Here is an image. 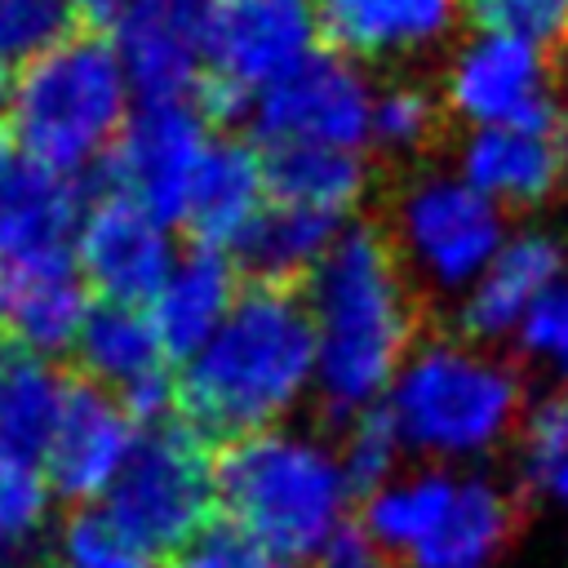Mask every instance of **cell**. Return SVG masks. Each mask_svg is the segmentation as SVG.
<instances>
[{
	"instance_id": "obj_1",
	"label": "cell",
	"mask_w": 568,
	"mask_h": 568,
	"mask_svg": "<svg viewBox=\"0 0 568 568\" xmlns=\"http://www.w3.org/2000/svg\"><path fill=\"white\" fill-rule=\"evenodd\" d=\"M302 306L315 333V395L328 417L382 408L395 373L413 355V280L373 226H346L324 262L302 280Z\"/></svg>"
},
{
	"instance_id": "obj_2",
	"label": "cell",
	"mask_w": 568,
	"mask_h": 568,
	"mask_svg": "<svg viewBox=\"0 0 568 568\" xmlns=\"http://www.w3.org/2000/svg\"><path fill=\"white\" fill-rule=\"evenodd\" d=\"M315 390V333L302 297L280 284L240 293L222 328L178 373V417L222 448L275 430Z\"/></svg>"
},
{
	"instance_id": "obj_3",
	"label": "cell",
	"mask_w": 568,
	"mask_h": 568,
	"mask_svg": "<svg viewBox=\"0 0 568 568\" xmlns=\"http://www.w3.org/2000/svg\"><path fill=\"white\" fill-rule=\"evenodd\" d=\"M217 506L231 532L293 564L333 546L351 488L333 448L275 426L217 448Z\"/></svg>"
},
{
	"instance_id": "obj_4",
	"label": "cell",
	"mask_w": 568,
	"mask_h": 568,
	"mask_svg": "<svg viewBox=\"0 0 568 568\" xmlns=\"http://www.w3.org/2000/svg\"><path fill=\"white\" fill-rule=\"evenodd\" d=\"M382 413L404 448L435 462L493 453L524 426V382L510 359L470 337H426L395 373Z\"/></svg>"
},
{
	"instance_id": "obj_5",
	"label": "cell",
	"mask_w": 568,
	"mask_h": 568,
	"mask_svg": "<svg viewBox=\"0 0 568 568\" xmlns=\"http://www.w3.org/2000/svg\"><path fill=\"white\" fill-rule=\"evenodd\" d=\"M133 80L111 36H71L13 84L9 129L22 160L75 178L93 160L111 155L129 115Z\"/></svg>"
},
{
	"instance_id": "obj_6",
	"label": "cell",
	"mask_w": 568,
	"mask_h": 568,
	"mask_svg": "<svg viewBox=\"0 0 568 568\" xmlns=\"http://www.w3.org/2000/svg\"><path fill=\"white\" fill-rule=\"evenodd\" d=\"M106 515L173 568L222 524L213 444L182 417L146 426L106 488Z\"/></svg>"
},
{
	"instance_id": "obj_7",
	"label": "cell",
	"mask_w": 568,
	"mask_h": 568,
	"mask_svg": "<svg viewBox=\"0 0 568 568\" xmlns=\"http://www.w3.org/2000/svg\"><path fill=\"white\" fill-rule=\"evenodd\" d=\"M510 240L506 209L479 195L457 169H430L399 186L390 209V244L430 293L462 297Z\"/></svg>"
},
{
	"instance_id": "obj_8",
	"label": "cell",
	"mask_w": 568,
	"mask_h": 568,
	"mask_svg": "<svg viewBox=\"0 0 568 568\" xmlns=\"http://www.w3.org/2000/svg\"><path fill=\"white\" fill-rule=\"evenodd\" d=\"M320 18L302 0H226L204 31L200 106L235 115L275 80L297 71L320 44Z\"/></svg>"
},
{
	"instance_id": "obj_9",
	"label": "cell",
	"mask_w": 568,
	"mask_h": 568,
	"mask_svg": "<svg viewBox=\"0 0 568 568\" xmlns=\"http://www.w3.org/2000/svg\"><path fill=\"white\" fill-rule=\"evenodd\" d=\"M373 102L377 84L364 75V62L337 49H315L297 71L253 98L248 124L266 151H364L373 142Z\"/></svg>"
},
{
	"instance_id": "obj_10",
	"label": "cell",
	"mask_w": 568,
	"mask_h": 568,
	"mask_svg": "<svg viewBox=\"0 0 568 568\" xmlns=\"http://www.w3.org/2000/svg\"><path fill=\"white\" fill-rule=\"evenodd\" d=\"M439 102L475 133V129H506L555 115V80L550 53L532 40L506 31H475L466 36L439 84Z\"/></svg>"
},
{
	"instance_id": "obj_11",
	"label": "cell",
	"mask_w": 568,
	"mask_h": 568,
	"mask_svg": "<svg viewBox=\"0 0 568 568\" xmlns=\"http://www.w3.org/2000/svg\"><path fill=\"white\" fill-rule=\"evenodd\" d=\"M209 146V111L195 98L142 102L111 151V191L173 226L186 213V195Z\"/></svg>"
},
{
	"instance_id": "obj_12",
	"label": "cell",
	"mask_w": 568,
	"mask_h": 568,
	"mask_svg": "<svg viewBox=\"0 0 568 568\" xmlns=\"http://www.w3.org/2000/svg\"><path fill=\"white\" fill-rule=\"evenodd\" d=\"M226 0H111L106 27L142 102L195 98L204 84V31Z\"/></svg>"
},
{
	"instance_id": "obj_13",
	"label": "cell",
	"mask_w": 568,
	"mask_h": 568,
	"mask_svg": "<svg viewBox=\"0 0 568 568\" xmlns=\"http://www.w3.org/2000/svg\"><path fill=\"white\" fill-rule=\"evenodd\" d=\"M178 257L182 253L173 248L169 222L133 204L129 195L106 191L84 209L75 262L84 284L98 288L102 302L151 306Z\"/></svg>"
},
{
	"instance_id": "obj_14",
	"label": "cell",
	"mask_w": 568,
	"mask_h": 568,
	"mask_svg": "<svg viewBox=\"0 0 568 568\" xmlns=\"http://www.w3.org/2000/svg\"><path fill=\"white\" fill-rule=\"evenodd\" d=\"M84 191L75 178L18 160L0 178V280L67 271L84 222Z\"/></svg>"
},
{
	"instance_id": "obj_15",
	"label": "cell",
	"mask_w": 568,
	"mask_h": 568,
	"mask_svg": "<svg viewBox=\"0 0 568 568\" xmlns=\"http://www.w3.org/2000/svg\"><path fill=\"white\" fill-rule=\"evenodd\" d=\"M457 173L497 209H537L568 186V120L541 115L506 129H475L457 151Z\"/></svg>"
},
{
	"instance_id": "obj_16",
	"label": "cell",
	"mask_w": 568,
	"mask_h": 568,
	"mask_svg": "<svg viewBox=\"0 0 568 568\" xmlns=\"http://www.w3.org/2000/svg\"><path fill=\"white\" fill-rule=\"evenodd\" d=\"M133 439L138 435H133V417L124 413V404L106 386L89 377H71L62 390L58 430L44 457L49 484L71 501H89L93 493H106Z\"/></svg>"
},
{
	"instance_id": "obj_17",
	"label": "cell",
	"mask_w": 568,
	"mask_h": 568,
	"mask_svg": "<svg viewBox=\"0 0 568 568\" xmlns=\"http://www.w3.org/2000/svg\"><path fill=\"white\" fill-rule=\"evenodd\" d=\"M315 18L355 62H408L457 36L466 0H315Z\"/></svg>"
},
{
	"instance_id": "obj_18",
	"label": "cell",
	"mask_w": 568,
	"mask_h": 568,
	"mask_svg": "<svg viewBox=\"0 0 568 568\" xmlns=\"http://www.w3.org/2000/svg\"><path fill=\"white\" fill-rule=\"evenodd\" d=\"M564 266H568V248L550 231H510V240L488 262V271L457 297L462 333L484 346L515 337L519 324L532 315V306L568 280Z\"/></svg>"
},
{
	"instance_id": "obj_19",
	"label": "cell",
	"mask_w": 568,
	"mask_h": 568,
	"mask_svg": "<svg viewBox=\"0 0 568 568\" xmlns=\"http://www.w3.org/2000/svg\"><path fill=\"white\" fill-rule=\"evenodd\" d=\"M266 204H271L266 155L253 142L213 138V146L191 182L182 222L191 226L200 248L235 253L244 244V235L257 226V217L266 213Z\"/></svg>"
},
{
	"instance_id": "obj_20",
	"label": "cell",
	"mask_w": 568,
	"mask_h": 568,
	"mask_svg": "<svg viewBox=\"0 0 568 568\" xmlns=\"http://www.w3.org/2000/svg\"><path fill=\"white\" fill-rule=\"evenodd\" d=\"M240 293L244 288L235 284V266H231L226 253L200 248V244L186 248L173 262V271L160 284V293L151 297V306H146L169 359L186 364L222 328V320L235 311Z\"/></svg>"
},
{
	"instance_id": "obj_21",
	"label": "cell",
	"mask_w": 568,
	"mask_h": 568,
	"mask_svg": "<svg viewBox=\"0 0 568 568\" xmlns=\"http://www.w3.org/2000/svg\"><path fill=\"white\" fill-rule=\"evenodd\" d=\"M84 288L89 284H84L80 266L0 280V333L22 355H36V359L75 351L84 320L93 311Z\"/></svg>"
},
{
	"instance_id": "obj_22",
	"label": "cell",
	"mask_w": 568,
	"mask_h": 568,
	"mask_svg": "<svg viewBox=\"0 0 568 568\" xmlns=\"http://www.w3.org/2000/svg\"><path fill=\"white\" fill-rule=\"evenodd\" d=\"M515 528H519L515 501L493 479L466 475V479H457L448 515L408 555V564L413 568H488L506 550Z\"/></svg>"
},
{
	"instance_id": "obj_23",
	"label": "cell",
	"mask_w": 568,
	"mask_h": 568,
	"mask_svg": "<svg viewBox=\"0 0 568 568\" xmlns=\"http://www.w3.org/2000/svg\"><path fill=\"white\" fill-rule=\"evenodd\" d=\"M75 359L84 368L89 382L106 386L111 395H129L133 386L164 377V342L151 324V315L142 306H120V302H102L89 311L84 333L75 342Z\"/></svg>"
},
{
	"instance_id": "obj_24",
	"label": "cell",
	"mask_w": 568,
	"mask_h": 568,
	"mask_svg": "<svg viewBox=\"0 0 568 568\" xmlns=\"http://www.w3.org/2000/svg\"><path fill=\"white\" fill-rule=\"evenodd\" d=\"M67 382L36 355H0V457L36 466L49 457Z\"/></svg>"
},
{
	"instance_id": "obj_25",
	"label": "cell",
	"mask_w": 568,
	"mask_h": 568,
	"mask_svg": "<svg viewBox=\"0 0 568 568\" xmlns=\"http://www.w3.org/2000/svg\"><path fill=\"white\" fill-rule=\"evenodd\" d=\"M342 231H346V222H337V217L271 200L235 253L257 275V284L288 288V280H306L324 262V253L337 244Z\"/></svg>"
},
{
	"instance_id": "obj_26",
	"label": "cell",
	"mask_w": 568,
	"mask_h": 568,
	"mask_svg": "<svg viewBox=\"0 0 568 568\" xmlns=\"http://www.w3.org/2000/svg\"><path fill=\"white\" fill-rule=\"evenodd\" d=\"M266 173H271V200L337 222H346V213L368 191V164L359 151H333V146L266 151Z\"/></svg>"
},
{
	"instance_id": "obj_27",
	"label": "cell",
	"mask_w": 568,
	"mask_h": 568,
	"mask_svg": "<svg viewBox=\"0 0 568 568\" xmlns=\"http://www.w3.org/2000/svg\"><path fill=\"white\" fill-rule=\"evenodd\" d=\"M457 479L462 475H453L444 466H430V470H413V475L390 479L382 493H373L364 501V532L386 555L390 550L413 555L439 528V519L448 515L453 493H457Z\"/></svg>"
},
{
	"instance_id": "obj_28",
	"label": "cell",
	"mask_w": 568,
	"mask_h": 568,
	"mask_svg": "<svg viewBox=\"0 0 568 568\" xmlns=\"http://www.w3.org/2000/svg\"><path fill=\"white\" fill-rule=\"evenodd\" d=\"M58 550H62V568H164L106 510H89V506L62 519Z\"/></svg>"
},
{
	"instance_id": "obj_29",
	"label": "cell",
	"mask_w": 568,
	"mask_h": 568,
	"mask_svg": "<svg viewBox=\"0 0 568 568\" xmlns=\"http://www.w3.org/2000/svg\"><path fill=\"white\" fill-rule=\"evenodd\" d=\"M75 4L67 0H0V67H31L75 31Z\"/></svg>"
},
{
	"instance_id": "obj_30",
	"label": "cell",
	"mask_w": 568,
	"mask_h": 568,
	"mask_svg": "<svg viewBox=\"0 0 568 568\" xmlns=\"http://www.w3.org/2000/svg\"><path fill=\"white\" fill-rule=\"evenodd\" d=\"M439 106L444 102L417 80L382 84L377 102H373V142L382 151H395V155H408V151L426 146L435 124H439Z\"/></svg>"
},
{
	"instance_id": "obj_31",
	"label": "cell",
	"mask_w": 568,
	"mask_h": 568,
	"mask_svg": "<svg viewBox=\"0 0 568 568\" xmlns=\"http://www.w3.org/2000/svg\"><path fill=\"white\" fill-rule=\"evenodd\" d=\"M399 435L390 426V417L382 408L355 417L346 444H342V470H346V488H351V501H368L373 493H382L390 484V470H395V457H399Z\"/></svg>"
},
{
	"instance_id": "obj_32",
	"label": "cell",
	"mask_w": 568,
	"mask_h": 568,
	"mask_svg": "<svg viewBox=\"0 0 568 568\" xmlns=\"http://www.w3.org/2000/svg\"><path fill=\"white\" fill-rule=\"evenodd\" d=\"M466 13L484 31H506L541 49L568 40V0H466Z\"/></svg>"
},
{
	"instance_id": "obj_33",
	"label": "cell",
	"mask_w": 568,
	"mask_h": 568,
	"mask_svg": "<svg viewBox=\"0 0 568 568\" xmlns=\"http://www.w3.org/2000/svg\"><path fill=\"white\" fill-rule=\"evenodd\" d=\"M44 510H49V479L27 462L0 457V546L31 537L44 524Z\"/></svg>"
},
{
	"instance_id": "obj_34",
	"label": "cell",
	"mask_w": 568,
	"mask_h": 568,
	"mask_svg": "<svg viewBox=\"0 0 568 568\" xmlns=\"http://www.w3.org/2000/svg\"><path fill=\"white\" fill-rule=\"evenodd\" d=\"M524 457L537 479H546L559 462H568V382L550 386L524 413Z\"/></svg>"
},
{
	"instance_id": "obj_35",
	"label": "cell",
	"mask_w": 568,
	"mask_h": 568,
	"mask_svg": "<svg viewBox=\"0 0 568 568\" xmlns=\"http://www.w3.org/2000/svg\"><path fill=\"white\" fill-rule=\"evenodd\" d=\"M515 342H519V351H524L532 364H541V368H550L559 382H568V280H564L559 288H550V293L532 306V315L519 324Z\"/></svg>"
},
{
	"instance_id": "obj_36",
	"label": "cell",
	"mask_w": 568,
	"mask_h": 568,
	"mask_svg": "<svg viewBox=\"0 0 568 568\" xmlns=\"http://www.w3.org/2000/svg\"><path fill=\"white\" fill-rule=\"evenodd\" d=\"M173 568H293V564H280L271 555H262L257 546H248L240 532H231L226 524H217L191 555H182Z\"/></svg>"
},
{
	"instance_id": "obj_37",
	"label": "cell",
	"mask_w": 568,
	"mask_h": 568,
	"mask_svg": "<svg viewBox=\"0 0 568 568\" xmlns=\"http://www.w3.org/2000/svg\"><path fill=\"white\" fill-rule=\"evenodd\" d=\"M320 568H395V559H390L364 528H351V524H346V528L333 537V546L324 550Z\"/></svg>"
},
{
	"instance_id": "obj_38",
	"label": "cell",
	"mask_w": 568,
	"mask_h": 568,
	"mask_svg": "<svg viewBox=\"0 0 568 568\" xmlns=\"http://www.w3.org/2000/svg\"><path fill=\"white\" fill-rule=\"evenodd\" d=\"M541 484H546L550 493H559V497L568 501V462H559V466H555V470H550V475H546Z\"/></svg>"
},
{
	"instance_id": "obj_39",
	"label": "cell",
	"mask_w": 568,
	"mask_h": 568,
	"mask_svg": "<svg viewBox=\"0 0 568 568\" xmlns=\"http://www.w3.org/2000/svg\"><path fill=\"white\" fill-rule=\"evenodd\" d=\"M9 106H13V84H9V71L0 67V115H9Z\"/></svg>"
},
{
	"instance_id": "obj_40",
	"label": "cell",
	"mask_w": 568,
	"mask_h": 568,
	"mask_svg": "<svg viewBox=\"0 0 568 568\" xmlns=\"http://www.w3.org/2000/svg\"><path fill=\"white\" fill-rule=\"evenodd\" d=\"M67 4H75V9H98L102 18H106V9H111V0H67Z\"/></svg>"
},
{
	"instance_id": "obj_41",
	"label": "cell",
	"mask_w": 568,
	"mask_h": 568,
	"mask_svg": "<svg viewBox=\"0 0 568 568\" xmlns=\"http://www.w3.org/2000/svg\"><path fill=\"white\" fill-rule=\"evenodd\" d=\"M13 564V555H9V546H0V568H9Z\"/></svg>"
},
{
	"instance_id": "obj_42",
	"label": "cell",
	"mask_w": 568,
	"mask_h": 568,
	"mask_svg": "<svg viewBox=\"0 0 568 568\" xmlns=\"http://www.w3.org/2000/svg\"><path fill=\"white\" fill-rule=\"evenodd\" d=\"M4 169H9V155H4V146H0V178H4Z\"/></svg>"
},
{
	"instance_id": "obj_43",
	"label": "cell",
	"mask_w": 568,
	"mask_h": 568,
	"mask_svg": "<svg viewBox=\"0 0 568 568\" xmlns=\"http://www.w3.org/2000/svg\"><path fill=\"white\" fill-rule=\"evenodd\" d=\"M302 4H315V0H302Z\"/></svg>"
},
{
	"instance_id": "obj_44",
	"label": "cell",
	"mask_w": 568,
	"mask_h": 568,
	"mask_svg": "<svg viewBox=\"0 0 568 568\" xmlns=\"http://www.w3.org/2000/svg\"><path fill=\"white\" fill-rule=\"evenodd\" d=\"M44 568H53V564H44Z\"/></svg>"
}]
</instances>
